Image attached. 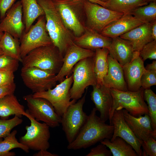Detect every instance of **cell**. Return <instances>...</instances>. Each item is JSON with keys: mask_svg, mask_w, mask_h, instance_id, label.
Listing matches in <instances>:
<instances>
[{"mask_svg": "<svg viewBox=\"0 0 156 156\" xmlns=\"http://www.w3.org/2000/svg\"><path fill=\"white\" fill-rule=\"evenodd\" d=\"M94 108L85 124L74 140L68 144L67 148L77 150L86 148L112 136L114 127L106 124L96 115Z\"/></svg>", "mask_w": 156, "mask_h": 156, "instance_id": "1", "label": "cell"}, {"mask_svg": "<svg viewBox=\"0 0 156 156\" xmlns=\"http://www.w3.org/2000/svg\"><path fill=\"white\" fill-rule=\"evenodd\" d=\"M37 1L44 12L47 31L63 57L68 48L74 43L75 36L65 25L52 0Z\"/></svg>", "mask_w": 156, "mask_h": 156, "instance_id": "2", "label": "cell"}, {"mask_svg": "<svg viewBox=\"0 0 156 156\" xmlns=\"http://www.w3.org/2000/svg\"><path fill=\"white\" fill-rule=\"evenodd\" d=\"M64 23L76 37L81 36L86 27L83 1L52 0Z\"/></svg>", "mask_w": 156, "mask_h": 156, "instance_id": "3", "label": "cell"}, {"mask_svg": "<svg viewBox=\"0 0 156 156\" xmlns=\"http://www.w3.org/2000/svg\"><path fill=\"white\" fill-rule=\"evenodd\" d=\"M23 67H36L56 75L63 63V57L53 44L34 49L22 58Z\"/></svg>", "mask_w": 156, "mask_h": 156, "instance_id": "4", "label": "cell"}, {"mask_svg": "<svg viewBox=\"0 0 156 156\" xmlns=\"http://www.w3.org/2000/svg\"><path fill=\"white\" fill-rule=\"evenodd\" d=\"M144 90L142 87L135 92L124 91L110 89L113 104L109 112V119L111 118L115 110L123 109L135 117L145 114L148 115V106L144 99Z\"/></svg>", "mask_w": 156, "mask_h": 156, "instance_id": "5", "label": "cell"}, {"mask_svg": "<svg viewBox=\"0 0 156 156\" xmlns=\"http://www.w3.org/2000/svg\"><path fill=\"white\" fill-rule=\"evenodd\" d=\"M93 66V57L83 59L74 66L72 73L73 85L70 89L71 99L79 100L83 96L85 90L89 86L96 85Z\"/></svg>", "mask_w": 156, "mask_h": 156, "instance_id": "6", "label": "cell"}, {"mask_svg": "<svg viewBox=\"0 0 156 156\" xmlns=\"http://www.w3.org/2000/svg\"><path fill=\"white\" fill-rule=\"evenodd\" d=\"M87 88L84 95L77 102L70 104L61 117V123L68 144L77 137L86 122L88 116L83 111Z\"/></svg>", "mask_w": 156, "mask_h": 156, "instance_id": "7", "label": "cell"}, {"mask_svg": "<svg viewBox=\"0 0 156 156\" xmlns=\"http://www.w3.org/2000/svg\"><path fill=\"white\" fill-rule=\"evenodd\" d=\"M72 74L66 78L54 88L32 94L34 97L44 98L48 101L53 106L55 111L61 117L69 106L77 100L71 101L70 89L73 82Z\"/></svg>", "mask_w": 156, "mask_h": 156, "instance_id": "8", "label": "cell"}, {"mask_svg": "<svg viewBox=\"0 0 156 156\" xmlns=\"http://www.w3.org/2000/svg\"><path fill=\"white\" fill-rule=\"evenodd\" d=\"M23 99L27 102L28 109L26 112L31 117L38 121L43 122L49 127L59 126L61 117L48 101L42 98L34 97L32 94L24 96Z\"/></svg>", "mask_w": 156, "mask_h": 156, "instance_id": "9", "label": "cell"}, {"mask_svg": "<svg viewBox=\"0 0 156 156\" xmlns=\"http://www.w3.org/2000/svg\"><path fill=\"white\" fill-rule=\"evenodd\" d=\"M38 18L36 23L32 25L27 32L24 33L20 40L22 58L35 49L53 44L46 29L44 15Z\"/></svg>", "mask_w": 156, "mask_h": 156, "instance_id": "10", "label": "cell"}, {"mask_svg": "<svg viewBox=\"0 0 156 156\" xmlns=\"http://www.w3.org/2000/svg\"><path fill=\"white\" fill-rule=\"evenodd\" d=\"M83 5L86 27L99 33L108 24L124 14L87 1H83Z\"/></svg>", "mask_w": 156, "mask_h": 156, "instance_id": "11", "label": "cell"}, {"mask_svg": "<svg viewBox=\"0 0 156 156\" xmlns=\"http://www.w3.org/2000/svg\"><path fill=\"white\" fill-rule=\"evenodd\" d=\"M27 118L30 121V125L25 127L26 132L20 138L19 142L29 149L47 150L50 146L49 126L44 122H39L30 116Z\"/></svg>", "mask_w": 156, "mask_h": 156, "instance_id": "12", "label": "cell"}, {"mask_svg": "<svg viewBox=\"0 0 156 156\" xmlns=\"http://www.w3.org/2000/svg\"><path fill=\"white\" fill-rule=\"evenodd\" d=\"M21 76L25 85L34 93L43 92L55 86L56 75L32 67H22Z\"/></svg>", "mask_w": 156, "mask_h": 156, "instance_id": "13", "label": "cell"}, {"mask_svg": "<svg viewBox=\"0 0 156 156\" xmlns=\"http://www.w3.org/2000/svg\"><path fill=\"white\" fill-rule=\"evenodd\" d=\"M110 125L114 127L113 135L110 140L117 137H120L130 144L138 156L142 155V141L135 136L124 118L123 109L115 110L109 120Z\"/></svg>", "mask_w": 156, "mask_h": 156, "instance_id": "14", "label": "cell"}, {"mask_svg": "<svg viewBox=\"0 0 156 156\" xmlns=\"http://www.w3.org/2000/svg\"><path fill=\"white\" fill-rule=\"evenodd\" d=\"M0 21V31L7 32L14 38L21 39L25 29L21 1L12 6Z\"/></svg>", "mask_w": 156, "mask_h": 156, "instance_id": "15", "label": "cell"}, {"mask_svg": "<svg viewBox=\"0 0 156 156\" xmlns=\"http://www.w3.org/2000/svg\"><path fill=\"white\" fill-rule=\"evenodd\" d=\"M95 51L80 47L74 43L67 49L63 57L62 67L56 74L55 79L59 83L70 76L75 65L80 60L89 57H93Z\"/></svg>", "mask_w": 156, "mask_h": 156, "instance_id": "16", "label": "cell"}, {"mask_svg": "<svg viewBox=\"0 0 156 156\" xmlns=\"http://www.w3.org/2000/svg\"><path fill=\"white\" fill-rule=\"evenodd\" d=\"M139 54L140 52L134 51L131 61L122 66L125 79L129 91H136L141 87V77L146 69L144 61Z\"/></svg>", "mask_w": 156, "mask_h": 156, "instance_id": "17", "label": "cell"}, {"mask_svg": "<svg viewBox=\"0 0 156 156\" xmlns=\"http://www.w3.org/2000/svg\"><path fill=\"white\" fill-rule=\"evenodd\" d=\"M123 112L126 123L139 140L142 142L145 141L150 136L156 140V132L153 129L151 120L148 114L135 117L125 109H123Z\"/></svg>", "mask_w": 156, "mask_h": 156, "instance_id": "18", "label": "cell"}, {"mask_svg": "<svg viewBox=\"0 0 156 156\" xmlns=\"http://www.w3.org/2000/svg\"><path fill=\"white\" fill-rule=\"evenodd\" d=\"M145 23L130 14H125L107 25L100 34L111 38L119 37Z\"/></svg>", "mask_w": 156, "mask_h": 156, "instance_id": "19", "label": "cell"}, {"mask_svg": "<svg viewBox=\"0 0 156 156\" xmlns=\"http://www.w3.org/2000/svg\"><path fill=\"white\" fill-rule=\"evenodd\" d=\"M92 87L93 90L90 94L91 99L95 105V108L100 112V118L105 122L109 119V112L113 104L110 88L104 85Z\"/></svg>", "mask_w": 156, "mask_h": 156, "instance_id": "20", "label": "cell"}, {"mask_svg": "<svg viewBox=\"0 0 156 156\" xmlns=\"http://www.w3.org/2000/svg\"><path fill=\"white\" fill-rule=\"evenodd\" d=\"M107 60L108 69L103 79V85L110 89L124 91H128L122 66L109 54L107 56Z\"/></svg>", "mask_w": 156, "mask_h": 156, "instance_id": "21", "label": "cell"}, {"mask_svg": "<svg viewBox=\"0 0 156 156\" xmlns=\"http://www.w3.org/2000/svg\"><path fill=\"white\" fill-rule=\"evenodd\" d=\"M112 38L86 27L84 33L80 36L75 37L73 42L82 48L94 51L97 48L108 49Z\"/></svg>", "mask_w": 156, "mask_h": 156, "instance_id": "22", "label": "cell"}, {"mask_svg": "<svg viewBox=\"0 0 156 156\" xmlns=\"http://www.w3.org/2000/svg\"><path fill=\"white\" fill-rule=\"evenodd\" d=\"M151 27L150 23H144L119 37L130 42L134 51L140 52L145 45L154 40Z\"/></svg>", "mask_w": 156, "mask_h": 156, "instance_id": "23", "label": "cell"}, {"mask_svg": "<svg viewBox=\"0 0 156 156\" xmlns=\"http://www.w3.org/2000/svg\"><path fill=\"white\" fill-rule=\"evenodd\" d=\"M108 49L109 54L122 66L131 61L134 52L130 42L120 37L112 38Z\"/></svg>", "mask_w": 156, "mask_h": 156, "instance_id": "24", "label": "cell"}, {"mask_svg": "<svg viewBox=\"0 0 156 156\" xmlns=\"http://www.w3.org/2000/svg\"><path fill=\"white\" fill-rule=\"evenodd\" d=\"M12 115L20 118L22 115L27 118L29 116L14 94L7 95L0 99V116L3 119H6Z\"/></svg>", "mask_w": 156, "mask_h": 156, "instance_id": "25", "label": "cell"}, {"mask_svg": "<svg viewBox=\"0 0 156 156\" xmlns=\"http://www.w3.org/2000/svg\"><path fill=\"white\" fill-rule=\"evenodd\" d=\"M25 25L24 33L27 32L35 20L44 15V12L37 0H21Z\"/></svg>", "mask_w": 156, "mask_h": 156, "instance_id": "26", "label": "cell"}, {"mask_svg": "<svg viewBox=\"0 0 156 156\" xmlns=\"http://www.w3.org/2000/svg\"><path fill=\"white\" fill-rule=\"evenodd\" d=\"M93 56V70L97 81L96 86L103 85V79L106 75L108 69L107 56L109 54L108 48H97L95 50Z\"/></svg>", "mask_w": 156, "mask_h": 156, "instance_id": "27", "label": "cell"}, {"mask_svg": "<svg viewBox=\"0 0 156 156\" xmlns=\"http://www.w3.org/2000/svg\"><path fill=\"white\" fill-rule=\"evenodd\" d=\"M108 147L113 156H138L132 146L122 138H106L100 142Z\"/></svg>", "mask_w": 156, "mask_h": 156, "instance_id": "28", "label": "cell"}, {"mask_svg": "<svg viewBox=\"0 0 156 156\" xmlns=\"http://www.w3.org/2000/svg\"><path fill=\"white\" fill-rule=\"evenodd\" d=\"M20 42L19 39L13 37L9 33L4 32L0 40V47L3 54L21 62Z\"/></svg>", "mask_w": 156, "mask_h": 156, "instance_id": "29", "label": "cell"}, {"mask_svg": "<svg viewBox=\"0 0 156 156\" xmlns=\"http://www.w3.org/2000/svg\"><path fill=\"white\" fill-rule=\"evenodd\" d=\"M106 3V8L124 14H131L137 8L148 4L143 0H109Z\"/></svg>", "mask_w": 156, "mask_h": 156, "instance_id": "30", "label": "cell"}, {"mask_svg": "<svg viewBox=\"0 0 156 156\" xmlns=\"http://www.w3.org/2000/svg\"><path fill=\"white\" fill-rule=\"evenodd\" d=\"M17 132L16 130H14L3 140L0 138V156H15V152L10 151L15 148H19L26 153H29V148L18 141L16 138Z\"/></svg>", "mask_w": 156, "mask_h": 156, "instance_id": "31", "label": "cell"}, {"mask_svg": "<svg viewBox=\"0 0 156 156\" xmlns=\"http://www.w3.org/2000/svg\"><path fill=\"white\" fill-rule=\"evenodd\" d=\"M131 14L145 23L156 20V1L150 2L149 4L137 8Z\"/></svg>", "mask_w": 156, "mask_h": 156, "instance_id": "32", "label": "cell"}, {"mask_svg": "<svg viewBox=\"0 0 156 156\" xmlns=\"http://www.w3.org/2000/svg\"><path fill=\"white\" fill-rule=\"evenodd\" d=\"M144 97L146 101L152 128L156 132V94L150 88L144 89Z\"/></svg>", "mask_w": 156, "mask_h": 156, "instance_id": "33", "label": "cell"}, {"mask_svg": "<svg viewBox=\"0 0 156 156\" xmlns=\"http://www.w3.org/2000/svg\"><path fill=\"white\" fill-rule=\"evenodd\" d=\"M23 122V119L16 116L10 119H0V138L6 137L13 129L21 124Z\"/></svg>", "mask_w": 156, "mask_h": 156, "instance_id": "34", "label": "cell"}, {"mask_svg": "<svg viewBox=\"0 0 156 156\" xmlns=\"http://www.w3.org/2000/svg\"><path fill=\"white\" fill-rule=\"evenodd\" d=\"M19 61L4 54L0 55V70L14 72L18 69Z\"/></svg>", "mask_w": 156, "mask_h": 156, "instance_id": "35", "label": "cell"}, {"mask_svg": "<svg viewBox=\"0 0 156 156\" xmlns=\"http://www.w3.org/2000/svg\"><path fill=\"white\" fill-rule=\"evenodd\" d=\"M140 56L144 61L147 59L156 60V40L145 45L140 51Z\"/></svg>", "mask_w": 156, "mask_h": 156, "instance_id": "36", "label": "cell"}, {"mask_svg": "<svg viewBox=\"0 0 156 156\" xmlns=\"http://www.w3.org/2000/svg\"><path fill=\"white\" fill-rule=\"evenodd\" d=\"M141 87L144 89L150 88L156 85V70H146L142 75L140 79Z\"/></svg>", "mask_w": 156, "mask_h": 156, "instance_id": "37", "label": "cell"}, {"mask_svg": "<svg viewBox=\"0 0 156 156\" xmlns=\"http://www.w3.org/2000/svg\"><path fill=\"white\" fill-rule=\"evenodd\" d=\"M141 147L142 149V156H156V141L152 136L142 141Z\"/></svg>", "mask_w": 156, "mask_h": 156, "instance_id": "38", "label": "cell"}, {"mask_svg": "<svg viewBox=\"0 0 156 156\" xmlns=\"http://www.w3.org/2000/svg\"><path fill=\"white\" fill-rule=\"evenodd\" d=\"M112 153L105 145L101 143L91 148L86 156H111Z\"/></svg>", "mask_w": 156, "mask_h": 156, "instance_id": "39", "label": "cell"}, {"mask_svg": "<svg viewBox=\"0 0 156 156\" xmlns=\"http://www.w3.org/2000/svg\"><path fill=\"white\" fill-rule=\"evenodd\" d=\"M14 72L7 70H0V87L14 83Z\"/></svg>", "mask_w": 156, "mask_h": 156, "instance_id": "40", "label": "cell"}, {"mask_svg": "<svg viewBox=\"0 0 156 156\" xmlns=\"http://www.w3.org/2000/svg\"><path fill=\"white\" fill-rule=\"evenodd\" d=\"M16 0H0V18L3 19L7 11L15 3Z\"/></svg>", "mask_w": 156, "mask_h": 156, "instance_id": "41", "label": "cell"}, {"mask_svg": "<svg viewBox=\"0 0 156 156\" xmlns=\"http://www.w3.org/2000/svg\"><path fill=\"white\" fill-rule=\"evenodd\" d=\"M16 88L14 83L0 87V99L8 94H14Z\"/></svg>", "mask_w": 156, "mask_h": 156, "instance_id": "42", "label": "cell"}, {"mask_svg": "<svg viewBox=\"0 0 156 156\" xmlns=\"http://www.w3.org/2000/svg\"><path fill=\"white\" fill-rule=\"evenodd\" d=\"M58 155L57 154L52 153L46 150L39 151L38 152L34 153L33 155L34 156H57Z\"/></svg>", "mask_w": 156, "mask_h": 156, "instance_id": "43", "label": "cell"}, {"mask_svg": "<svg viewBox=\"0 0 156 156\" xmlns=\"http://www.w3.org/2000/svg\"><path fill=\"white\" fill-rule=\"evenodd\" d=\"M151 25V34L154 40H156V20L150 23Z\"/></svg>", "mask_w": 156, "mask_h": 156, "instance_id": "44", "label": "cell"}, {"mask_svg": "<svg viewBox=\"0 0 156 156\" xmlns=\"http://www.w3.org/2000/svg\"><path fill=\"white\" fill-rule=\"evenodd\" d=\"M145 68L147 70H156V60H153L151 64H147Z\"/></svg>", "mask_w": 156, "mask_h": 156, "instance_id": "45", "label": "cell"}, {"mask_svg": "<svg viewBox=\"0 0 156 156\" xmlns=\"http://www.w3.org/2000/svg\"><path fill=\"white\" fill-rule=\"evenodd\" d=\"M83 1H90L91 2L96 3L100 5L103 7L106 8V2H104L100 1L99 0H81Z\"/></svg>", "mask_w": 156, "mask_h": 156, "instance_id": "46", "label": "cell"}, {"mask_svg": "<svg viewBox=\"0 0 156 156\" xmlns=\"http://www.w3.org/2000/svg\"><path fill=\"white\" fill-rule=\"evenodd\" d=\"M4 34V32L0 31V40Z\"/></svg>", "mask_w": 156, "mask_h": 156, "instance_id": "47", "label": "cell"}, {"mask_svg": "<svg viewBox=\"0 0 156 156\" xmlns=\"http://www.w3.org/2000/svg\"><path fill=\"white\" fill-rule=\"evenodd\" d=\"M143 0L148 2L149 1H150V2L156 1V0Z\"/></svg>", "mask_w": 156, "mask_h": 156, "instance_id": "48", "label": "cell"}, {"mask_svg": "<svg viewBox=\"0 0 156 156\" xmlns=\"http://www.w3.org/2000/svg\"><path fill=\"white\" fill-rule=\"evenodd\" d=\"M100 1L104 2H106L107 1L109 0H99Z\"/></svg>", "mask_w": 156, "mask_h": 156, "instance_id": "49", "label": "cell"}, {"mask_svg": "<svg viewBox=\"0 0 156 156\" xmlns=\"http://www.w3.org/2000/svg\"><path fill=\"white\" fill-rule=\"evenodd\" d=\"M3 54V51L1 49V48L0 47V55Z\"/></svg>", "mask_w": 156, "mask_h": 156, "instance_id": "50", "label": "cell"}]
</instances>
